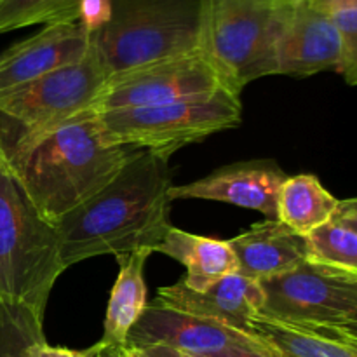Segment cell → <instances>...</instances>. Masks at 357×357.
<instances>
[{
	"label": "cell",
	"mask_w": 357,
	"mask_h": 357,
	"mask_svg": "<svg viewBox=\"0 0 357 357\" xmlns=\"http://www.w3.org/2000/svg\"><path fill=\"white\" fill-rule=\"evenodd\" d=\"M87 356L89 357H129L128 347H119V345H103L94 344L93 347L87 349Z\"/></svg>",
	"instance_id": "obj_27"
},
{
	"label": "cell",
	"mask_w": 357,
	"mask_h": 357,
	"mask_svg": "<svg viewBox=\"0 0 357 357\" xmlns=\"http://www.w3.org/2000/svg\"><path fill=\"white\" fill-rule=\"evenodd\" d=\"M28 357H89L86 351H72L66 347H52L45 338L35 342L28 351Z\"/></svg>",
	"instance_id": "obj_24"
},
{
	"label": "cell",
	"mask_w": 357,
	"mask_h": 357,
	"mask_svg": "<svg viewBox=\"0 0 357 357\" xmlns=\"http://www.w3.org/2000/svg\"><path fill=\"white\" fill-rule=\"evenodd\" d=\"M312 260L357 272V201L338 202L333 215L305 236Z\"/></svg>",
	"instance_id": "obj_20"
},
{
	"label": "cell",
	"mask_w": 357,
	"mask_h": 357,
	"mask_svg": "<svg viewBox=\"0 0 357 357\" xmlns=\"http://www.w3.org/2000/svg\"><path fill=\"white\" fill-rule=\"evenodd\" d=\"M94 115L112 143L169 160L183 146L237 128L243 121V105L241 93L222 89L173 103Z\"/></svg>",
	"instance_id": "obj_5"
},
{
	"label": "cell",
	"mask_w": 357,
	"mask_h": 357,
	"mask_svg": "<svg viewBox=\"0 0 357 357\" xmlns=\"http://www.w3.org/2000/svg\"><path fill=\"white\" fill-rule=\"evenodd\" d=\"M264 344L255 335L208 317L183 312L159 300L146 303L126 340L128 349L159 345L192 357L215 354L230 347H257Z\"/></svg>",
	"instance_id": "obj_10"
},
{
	"label": "cell",
	"mask_w": 357,
	"mask_h": 357,
	"mask_svg": "<svg viewBox=\"0 0 357 357\" xmlns=\"http://www.w3.org/2000/svg\"><path fill=\"white\" fill-rule=\"evenodd\" d=\"M152 255L150 250H138L121 255L119 274L112 288L107 314L103 321V337L100 344L126 347V340L136 321L146 307L145 264Z\"/></svg>",
	"instance_id": "obj_18"
},
{
	"label": "cell",
	"mask_w": 357,
	"mask_h": 357,
	"mask_svg": "<svg viewBox=\"0 0 357 357\" xmlns=\"http://www.w3.org/2000/svg\"><path fill=\"white\" fill-rule=\"evenodd\" d=\"M65 271L56 227L33 204L0 143V298L44 317Z\"/></svg>",
	"instance_id": "obj_3"
},
{
	"label": "cell",
	"mask_w": 357,
	"mask_h": 357,
	"mask_svg": "<svg viewBox=\"0 0 357 357\" xmlns=\"http://www.w3.org/2000/svg\"><path fill=\"white\" fill-rule=\"evenodd\" d=\"M91 47L93 33L80 21L45 24L33 37L0 54V91L82 61Z\"/></svg>",
	"instance_id": "obj_13"
},
{
	"label": "cell",
	"mask_w": 357,
	"mask_h": 357,
	"mask_svg": "<svg viewBox=\"0 0 357 357\" xmlns=\"http://www.w3.org/2000/svg\"><path fill=\"white\" fill-rule=\"evenodd\" d=\"M129 357H192L183 352L173 351V349L167 347H159V345H153V347H139V349H128Z\"/></svg>",
	"instance_id": "obj_26"
},
{
	"label": "cell",
	"mask_w": 357,
	"mask_h": 357,
	"mask_svg": "<svg viewBox=\"0 0 357 357\" xmlns=\"http://www.w3.org/2000/svg\"><path fill=\"white\" fill-rule=\"evenodd\" d=\"M44 337V317L16 302L0 298V357H28Z\"/></svg>",
	"instance_id": "obj_22"
},
{
	"label": "cell",
	"mask_w": 357,
	"mask_h": 357,
	"mask_svg": "<svg viewBox=\"0 0 357 357\" xmlns=\"http://www.w3.org/2000/svg\"><path fill=\"white\" fill-rule=\"evenodd\" d=\"M107 77L93 45L82 61L0 91V131L35 138L73 121L91 110Z\"/></svg>",
	"instance_id": "obj_7"
},
{
	"label": "cell",
	"mask_w": 357,
	"mask_h": 357,
	"mask_svg": "<svg viewBox=\"0 0 357 357\" xmlns=\"http://www.w3.org/2000/svg\"><path fill=\"white\" fill-rule=\"evenodd\" d=\"M187 268L181 282L192 291H204L225 275L237 272V260L227 241L185 232L171 225L155 248Z\"/></svg>",
	"instance_id": "obj_17"
},
{
	"label": "cell",
	"mask_w": 357,
	"mask_h": 357,
	"mask_svg": "<svg viewBox=\"0 0 357 357\" xmlns=\"http://www.w3.org/2000/svg\"><path fill=\"white\" fill-rule=\"evenodd\" d=\"M251 333L282 357H357L356 331L293 323L260 312Z\"/></svg>",
	"instance_id": "obj_16"
},
{
	"label": "cell",
	"mask_w": 357,
	"mask_h": 357,
	"mask_svg": "<svg viewBox=\"0 0 357 357\" xmlns=\"http://www.w3.org/2000/svg\"><path fill=\"white\" fill-rule=\"evenodd\" d=\"M155 300L183 312L251 333V324L264 307V291L258 282L234 272L204 291H192L180 279L174 284L159 288Z\"/></svg>",
	"instance_id": "obj_14"
},
{
	"label": "cell",
	"mask_w": 357,
	"mask_h": 357,
	"mask_svg": "<svg viewBox=\"0 0 357 357\" xmlns=\"http://www.w3.org/2000/svg\"><path fill=\"white\" fill-rule=\"evenodd\" d=\"M340 199L321 185L314 174H295L288 176L279 190L278 220L307 236L323 225L337 209Z\"/></svg>",
	"instance_id": "obj_19"
},
{
	"label": "cell",
	"mask_w": 357,
	"mask_h": 357,
	"mask_svg": "<svg viewBox=\"0 0 357 357\" xmlns=\"http://www.w3.org/2000/svg\"><path fill=\"white\" fill-rule=\"evenodd\" d=\"M82 0H0V35L31 24L79 21Z\"/></svg>",
	"instance_id": "obj_21"
},
{
	"label": "cell",
	"mask_w": 357,
	"mask_h": 357,
	"mask_svg": "<svg viewBox=\"0 0 357 357\" xmlns=\"http://www.w3.org/2000/svg\"><path fill=\"white\" fill-rule=\"evenodd\" d=\"M340 37L328 14L288 0L275 40V75L310 77L340 65Z\"/></svg>",
	"instance_id": "obj_11"
},
{
	"label": "cell",
	"mask_w": 357,
	"mask_h": 357,
	"mask_svg": "<svg viewBox=\"0 0 357 357\" xmlns=\"http://www.w3.org/2000/svg\"><path fill=\"white\" fill-rule=\"evenodd\" d=\"M328 16L333 21L340 37L342 58L337 72L349 86L357 84V3L333 10Z\"/></svg>",
	"instance_id": "obj_23"
},
{
	"label": "cell",
	"mask_w": 357,
	"mask_h": 357,
	"mask_svg": "<svg viewBox=\"0 0 357 357\" xmlns=\"http://www.w3.org/2000/svg\"><path fill=\"white\" fill-rule=\"evenodd\" d=\"M309 6H312L314 9L321 10L324 14H330L333 10L342 9V7L347 6H356L357 0H305Z\"/></svg>",
	"instance_id": "obj_28"
},
{
	"label": "cell",
	"mask_w": 357,
	"mask_h": 357,
	"mask_svg": "<svg viewBox=\"0 0 357 357\" xmlns=\"http://www.w3.org/2000/svg\"><path fill=\"white\" fill-rule=\"evenodd\" d=\"M227 243L237 260V272L258 284L289 272L310 258L305 236L279 220L255 223Z\"/></svg>",
	"instance_id": "obj_15"
},
{
	"label": "cell",
	"mask_w": 357,
	"mask_h": 357,
	"mask_svg": "<svg viewBox=\"0 0 357 357\" xmlns=\"http://www.w3.org/2000/svg\"><path fill=\"white\" fill-rule=\"evenodd\" d=\"M91 33L108 75L202 51L204 0H110V16Z\"/></svg>",
	"instance_id": "obj_4"
},
{
	"label": "cell",
	"mask_w": 357,
	"mask_h": 357,
	"mask_svg": "<svg viewBox=\"0 0 357 357\" xmlns=\"http://www.w3.org/2000/svg\"><path fill=\"white\" fill-rule=\"evenodd\" d=\"M222 89L236 91L208 52L194 51L112 73L89 112L153 107Z\"/></svg>",
	"instance_id": "obj_9"
},
{
	"label": "cell",
	"mask_w": 357,
	"mask_h": 357,
	"mask_svg": "<svg viewBox=\"0 0 357 357\" xmlns=\"http://www.w3.org/2000/svg\"><path fill=\"white\" fill-rule=\"evenodd\" d=\"M288 174L272 159L234 162L192 183L169 188V199H204L253 209L278 220V197Z\"/></svg>",
	"instance_id": "obj_12"
},
{
	"label": "cell",
	"mask_w": 357,
	"mask_h": 357,
	"mask_svg": "<svg viewBox=\"0 0 357 357\" xmlns=\"http://www.w3.org/2000/svg\"><path fill=\"white\" fill-rule=\"evenodd\" d=\"M288 0H204L202 51L236 91L275 75V40Z\"/></svg>",
	"instance_id": "obj_6"
},
{
	"label": "cell",
	"mask_w": 357,
	"mask_h": 357,
	"mask_svg": "<svg viewBox=\"0 0 357 357\" xmlns=\"http://www.w3.org/2000/svg\"><path fill=\"white\" fill-rule=\"evenodd\" d=\"M199 357H282L267 344L257 345V347H230L215 354L199 356Z\"/></svg>",
	"instance_id": "obj_25"
},
{
	"label": "cell",
	"mask_w": 357,
	"mask_h": 357,
	"mask_svg": "<svg viewBox=\"0 0 357 357\" xmlns=\"http://www.w3.org/2000/svg\"><path fill=\"white\" fill-rule=\"evenodd\" d=\"M0 143L33 204L52 225L110 183L136 152L112 143L91 112L35 138L0 131Z\"/></svg>",
	"instance_id": "obj_2"
},
{
	"label": "cell",
	"mask_w": 357,
	"mask_h": 357,
	"mask_svg": "<svg viewBox=\"0 0 357 357\" xmlns=\"http://www.w3.org/2000/svg\"><path fill=\"white\" fill-rule=\"evenodd\" d=\"M260 288L265 316L357 333V272L307 258Z\"/></svg>",
	"instance_id": "obj_8"
},
{
	"label": "cell",
	"mask_w": 357,
	"mask_h": 357,
	"mask_svg": "<svg viewBox=\"0 0 357 357\" xmlns=\"http://www.w3.org/2000/svg\"><path fill=\"white\" fill-rule=\"evenodd\" d=\"M167 159L136 150L114 180L54 223L63 267L101 255L150 250L169 229Z\"/></svg>",
	"instance_id": "obj_1"
}]
</instances>
